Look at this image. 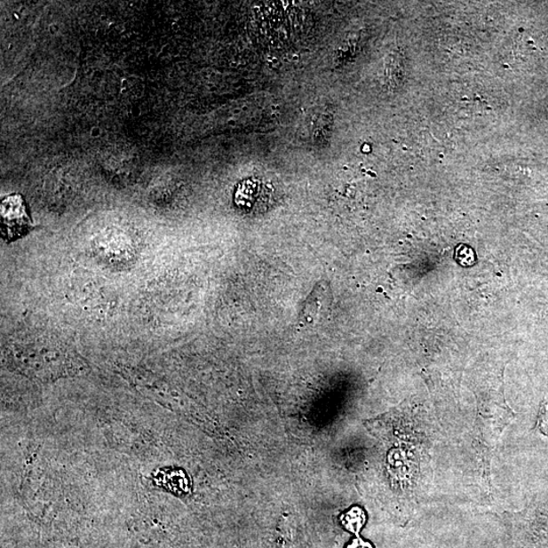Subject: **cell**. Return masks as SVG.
Wrapping results in <instances>:
<instances>
[{
	"label": "cell",
	"instance_id": "4",
	"mask_svg": "<svg viewBox=\"0 0 548 548\" xmlns=\"http://www.w3.org/2000/svg\"><path fill=\"white\" fill-rule=\"evenodd\" d=\"M537 430L543 435L548 437V401L544 402L540 408L537 417Z\"/></svg>",
	"mask_w": 548,
	"mask_h": 548
},
{
	"label": "cell",
	"instance_id": "2",
	"mask_svg": "<svg viewBox=\"0 0 548 548\" xmlns=\"http://www.w3.org/2000/svg\"><path fill=\"white\" fill-rule=\"evenodd\" d=\"M330 290H325L323 284H322V288H316L315 290H313L307 302L305 303L303 316L306 322L314 323L317 318L322 316L325 308L330 307Z\"/></svg>",
	"mask_w": 548,
	"mask_h": 548
},
{
	"label": "cell",
	"instance_id": "3",
	"mask_svg": "<svg viewBox=\"0 0 548 548\" xmlns=\"http://www.w3.org/2000/svg\"><path fill=\"white\" fill-rule=\"evenodd\" d=\"M455 256H457V259L460 263V265L464 266H473L475 262V254L473 249L467 246L458 247L457 249V253H455Z\"/></svg>",
	"mask_w": 548,
	"mask_h": 548
},
{
	"label": "cell",
	"instance_id": "1",
	"mask_svg": "<svg viewBox=\"0 0 548 548\" xmlns=\"http://www.w3.org/2000/svg\"><path fill=\"white\" fill-rule=\"evenodd\" d=\"M2 232L5 241L25 236L32 229L31 218L27 211L23 196H7L2 203Z\"/></svg>",
	"mask_w": 548,
	"mask_h": 548
},
{
	"label": "cell",
	"instance_id": "5",
	"mask_svg": "<svg viewBox=\"0 0 548 548\" xmlns=\"http://www.w3.org/2000/svg\"><path fill=\"white\" fill-rule=\"evenodd\" d=\"M347 548H373L371 544H366L362 542L358 536L357 539L354 540L353 544Z\"/></svg>",
	"mask_w": 548,
	"mask_h": 548
}]
</instances>
